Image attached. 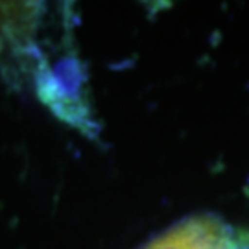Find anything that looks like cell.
<instances>
[{"label":"cell","mask_w":249,"mask_h":249,"mask_svg":"<svg viewBox=\"0 0 249 249\" xmlns=\"http://www.w3.org/2000/svg\"><path fill=\"white\" fill-rule=\"evenodd\" d=\"M139 249H249V229L220 214L197 213L170 225Z\"/></svg>","instance_id":"obj_1"},{"label":"cell","mask_w":249,"mask_h":249,"mask_svg":"<svg viewBox=\"0 0 249 249\" xmlns=\"http://www.w3.org/2000/svg\"><path fill=\"white\" fill-rule=\"evenodd\" d=\"M43 4H4L0 2V53L26 45L39 24Z\"/></svg>","instance_id":"obj_2"}]
</instances>
